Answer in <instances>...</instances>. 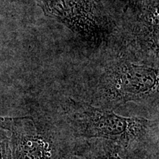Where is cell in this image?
<instances>
[{"label":"cell","instance_id":"7a4b0ae2","mask_svg":"<svg viewBox=\"0 0 159 159\" xmlns=\"http://www.w3.org/2000/svg\"><path fill=\"white\" fill-rule=\"evenodd\" d=\"M158 69L119 61L104 69L88 103L114 111L129 102L158 103Z\"/></svg>","mask_w":159,"mask_h":159},{"label":"cell","instance_id":"277c9868","mask_svg":"<svg viewBox=\"0 0 159 159\" xmlns=\"http://www.w3.org/2000/svg\"><path fill=\"white\" fill-rule=\"evenodd\" d=\"M45 13L83 35L97 33V21L88 0H40Z\"/></svg>","mask_w":159,"mask_h":159},{"label":"cell","instance_id":"52a82bcc","mask_svg":"<svg viewBox=\"0 0 159 159\" xmlns=\"http://www.w3.org/2000/svg\"><path fill=\"white\" fill-rule=\"evenodd\" d=\"M11 117H3L0 116V128L4 130H8L10 122H11Z\"/></svg>","mask_w":159,"mask_h":159},{"label":"cell","instance_id":"5b68a950","mask_svg":"<svg viewBox=\"0 0 159 159\" xmlns=\"http://www.w3.org/2000/svg\"><path fill=\"white\" fill-rule=\"evenodd\" d=\"M72 150L83 159H124L121 149L114 143L102 139H77Z\"/></svg>","mask_w":159,"mask_h":159},{"label":"cell","instance_id":"ba28073f","mask_svg":"<svg viewBox=\"0 0 159 159\" xmlns=\"http://www.w3.org/2000/svg\"><path fill=\"white\" fill-rule=\"evenodd\" d=\"M62 159H83L80 156H78L77 153H75L74 151L72 150V148H71V150L67 155L63 157Z\"/></svg>","mask_w":159,"mask_h":159},{"label":"cell","instance_id":"3957f363","mask_svg":"<svg viewBox=\"0 0 159 159\" xmlns=\"http://www.w3.org/2000/svg\"><path fill=\"white\" fill-rule=\"evenodd\" d=\"M11 132L12 159H62L71 150L61 141L58 125L45 116L12 118Z\"/></svg>","mask_w":159,"mask_h":159},{"label":"cell","instance_id":"8992f818","mask_svg":"<svg viewBox=\"0 0 159 159\" xmlns=\"http://www.w3.org/2000/svg\"><path fill=\"white\" fill-rule=\"evenodd\" d=\"M0 159H12L10 137L5 130L0 128Z\"/></svg>","mask_w":159,"mask_h":159},{"label":"cell","instance_id":"6da1fadb","mask_svg":"<svg viewBox=\"0 0 159 159\" xmlns=\"http://www.w3.org/2000/svg\"><path fill=\"white\" fill-rule=\"evenodd\" d=\"M63 128L74 139H102L114 143L122 152L158 142V122L138 116H123L110 109L67 99L62 105Z\"/></svg>","mask_w":159,"mask_h":159}]
</instances>
